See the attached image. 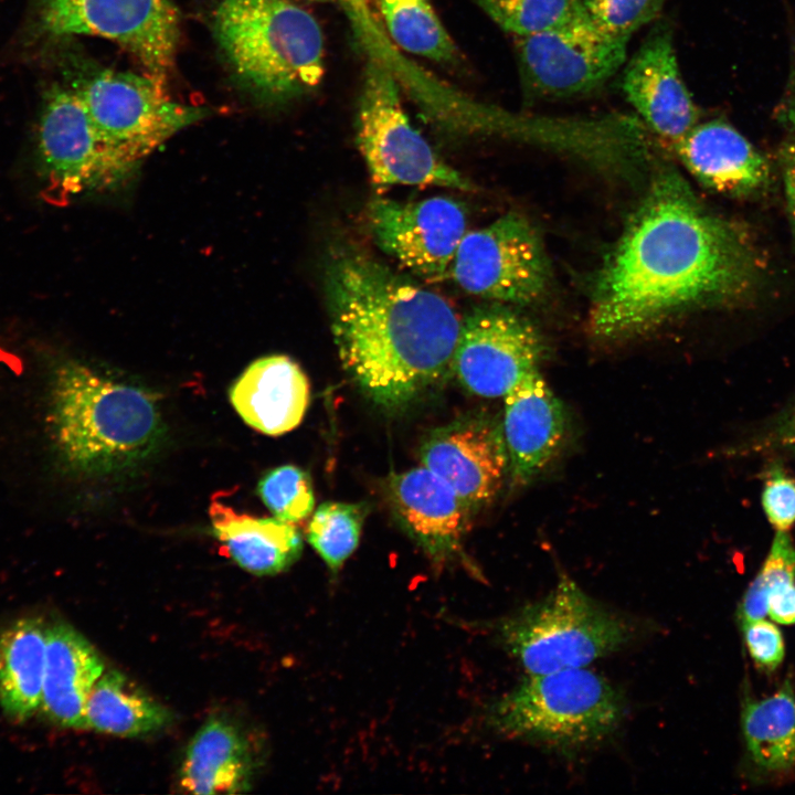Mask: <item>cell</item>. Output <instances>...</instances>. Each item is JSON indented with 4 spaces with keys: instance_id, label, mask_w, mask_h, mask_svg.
Listing matches in <instances>:
<instances>
[{
    "instance_id": "cell-14",
    "label": "cell",
    "mask_w": 795,
    "mask_h": 795,
    "mask_svg": "<svg viewBox=\"0 0 795 795\" xmlns=\"http://www.w3.org/2000/svg\"><path fill=\"white\" fill-rule=\"evenodd\" d=\"M367 215L379 248L426 279L439 280L448 275L467 233L465 209L447 197L417 202L375 198Z\"/></svg>"
},
{
    "instance_id": "cell-1",
    "label": "cell",
    "mask_w": 795,
    "mask_h": 795,
    "mask_svg": "<svg viewBox=\"0 0 795 795\" xmlns=\"http://www.w3.org/2000/svg\"><path fill=\"white\" fill-rule=\"evenodd\" d=\"M760 269L746 235L665 169L595 276L590 327L603 339L645 332L689 309L740 299Z\"/></svg>"
},
{
    "instance_id": "cell-22",
    "label": "cell",
    "mask_w": 795,
    "mask_h": 795,
    "mask_svg": "<svg viewBox=\"0 0 795 795\" xmlns=\"http://www.w3.org/2000/svg\"><path fill=\"white\" fill-rule=\"evenodd\" d=\"M255 759L246 735L222 717H211L190 741L179 771V786L190 794L246 792Z\"/></svg>"
},
{
    "instance_id": "cell-13",
    "label": "cell",
    "mask_w": 795,
    "mask_h": 795,
    "mask_svg": "<svg viewBox=\"0 0 795 795\" xmlns=\"http://www.w3.org/2000/svg\"><path fill=\"white\" fill-rule=\"evenodd\" d=\"M544 343L534 326L505 304L471 309L464 318L452 370L469 392L506 396L539 369Z\"/></svg>"
},
{
    "instance_id": "cell-34",
    "label": "cell",
    "mask_w": 795,
    "mask_h": 795,
    "mask_svg": "<svg viewBox=\"0 0 795 795\" xmlns=\"http://www.w3.org/2000/svg\"><path fill=\"white\" fill-rule=\"evenodd\" d=\"M749 455L781 454L795 459V402L740 448Z\"/></svg>"
},
{
    "instance_id": "cell-24",
    "label": "cell",
    "mask_w": 795,
    "mask_h": 795,
    "mask_svg": "<svg viewBox=\"0 0 795 795\" xmlns=\"http://www.w3.org/2000/svg\"><path fill=\"white\" fill-rule=\"evenodd\" d=\"M46 627L36 617L14 621L0 632V706L23 722L41 707Z\"/></svg>"
},
{
    "instance_id": "cell-23",
    "label": "cell",
    "mask_w": 795,
    "mask_h": 795,
    "mask_svg": "<svg viewBox=\"0 0 795 795\" xmlns=\"http://www.w3.org/2000/svg\"><path fill=\"white\" fill-rule=\"evenodd\" d=\"M209 515L216 540L250 573L274 575L300 556L303 539L292 522L239 512L216 499H212Z\"/></svg>"
},
{
    "instance_id": "cell-8",
    "label": "cell",
    "mask_w": 795,
    "mask_h": 795,
    "mask_svg": "<svg viewBox=\"0 0 795 795\" xmlns=\"http://www.w3.org/2000/svg\"><path fill=\"white\" fill-rule=\"evenodd\" d=\"M71 87L102 138L134 165L206 115L173 100L165 81L150 74L102 70L77 77Z\"/></svg>"
},
{
    "instance_id": "cell-21",
    "label": "cell",
    "mask_w": 795,
    "mask_h": 795,
    "mask_svg": "<svg viewBox=\"0 0 795 795\" xmlns=\"http://www.w3.org/2000/svg\"><path fill=\"white\" fill-rule=\"evenodd\" d=\"M104 662L76 629L63 622L46 627L41 709L53 723L85 729V704Z\"/></svg>"
},
{
    "instance_id": "cell-12",
    "label": "cell",
    "mask_w": 795,
    "mask_h": 795,
    "mask_svg": "<svg viewBox=\"0 0 795 795\" xmlns=\"http://www.w3.org/2000/svg\"><path fill=\"white\" fill-rule=\"evenodd\" d=\"M38 150L45 176L62 194L114 188L137 167L102 138L78 94L59 84L43 96Z\"/></svg>"
},
{
    "instance_id": "cell-2",
    "label": "cell",
    "mask_w": 795,
    "mask_h": 795,
    "mask_svg": "<svg viewBox=\"0 0 795 795\" xmlns=\"http://www.w3.org/2000/svg\"><path fill=\"white\" fill-rule=\"evenodd\" d=\"M325 293L342 367L377 405L404 409L452 370L462 318L438 294L347 247L327 261Z\"/></svg>"
},
{
    "instance_id": "cell-3",
    "label": "cell",
    "mask_w": 795,
    "mask_h": 795,
    "mask_svg": "<svg viewBox=\"0 0 795 795\" xmlns=\"http://www.w3.org/2000/svg\"><path fill=\"white\" fill-rule=\"evenodd\" d=\"M51 420L64 463L88 474L135 467L155 452L165 431L151 391L76 360L53 371Z\"/></svg>"
},
{
    "instance_id": "cell-27",
    "label": "cell",
    "mask_w": 795,
    "mask_h": 795,
    "mask_svg": "<svg viewBox=\"0 0 795 795\" xmlns=\"http://www.w3.org/2000/svg\"><path fill=\"white\" fill-rule=\"evenodd\" d=\"M393 41L404 51L436 62H449L455 44L428 0H378Z\"/></svg>"
},
{
    "instance_id": "cell-6",
    "label": "cell",
    "mask_w": 795,
    "mask_h": 795,
    "mask_svg": "<svg viewBox=\"0 0 795 795\" xmlns=\"http://www.w3.org/2000/svg\"><path fill=\"white\" fill-rule=\"evenodd\" d=\"M496 636L528 674L536 675L587 667L629 643L635 628L562 575L544 597L502 618Z\"/></svg>"
},
{
    "instance_id": "cell-16",
    "label": "cell",
    "mask_w": 795,
    "mask_h": 795,
    "mask_svg": "<svg viewBox=\"0 0 795 795\" xmlns=\"http://www.w3.org/2000/svg\"><path fill=\"white\" fill-rule=\"evenodd\" d=\"M622 89L660 137L674 144L698 123L699 110L679 71L670 26L659 23L628 61Z\"/></svg>"
},
{
    "instance_id": "cell-35",
    "label": "cell",
    "mask_w": 795,
    "mask_h": 795,
    "mask_svg": "<svg viewBox=\"0 0 795 795\" xmlns=\"http://www.w3.org/2000/svg\"><path fill=\"white\" fill-rule=\"evenodd\" d=\"M741 626L745 646L754 664L766 671L775 670L785 655L781 630L764 618L743 623Z\"/></svg>"
},
{
    "instance_id": "cell-11",
    "label": "cell",
    "mask_w": 795,
    "mask_h": 795,
    "mask_svg": "<svg viewBox=\"0 0 795 795\" xmlns=\"http://www.w3.org/2000/svg\"><path fill=\"white\" fill-rule=\"evenodd\" d=\"M36 26L50 38L110 40L163 81L174 64L179 41L172 0H38Z\"/></svg>"
},
{
    "instance_id": "cell-9",
    "label": "cell",
    "mask_w": 795,
    "mask_h": 795,
    "mask_svg": "<svg viewBox=\"0 0 795 795\" xmlns=\"http://www.w3.org/2000/svg\"><path fill=\"white\" fill-rule=\"evenodd\" d=\"M629 39L600 28L583 6L555 26L517 36L524 88L538 98H565L601 87L626 60Z\"/></svg>"
},
{
    "instance_id": "cell-25",
    "label": "cell",
    "mask_w": 795,
    "mask_h": 795,
    "mask_svg": "<svg viewBox=\"0 0 795 795\" xmlns=\"http://www.w3.org/2000/svg\"><path fill=\"white\" fill-rule=\"evenodd\" d=\"M741 727L749 759L760 774L780 777L795 772V693L788 679L770 697L745 699Z\"/></svg>"
},
{
    "instance_id": "cell-7",
    "label": "cell",
    "mask_w": 795,
    "mask_h": 795,
    "mask_svg": "<svg viewBox=\"0 0 795 795\" xmlns=\"http://www.w3.org/2000/svg\"><path fill=\"white\" fill-rule=\"evenodd\" d=\"M356 132L357 144L375 186L474 189V184L444 162L412 126L395 78L378 62H371L365 71Z\"/></svg>"
},
{
    "instance_id": "cell-20",
    "label": "cell",
    "mask_w": 795,
    "mask_h": 795,
    "mask_svg": "<svg viewBox=\"0 0 795 795\" xmlns=\"http://www.w3.org/2000/svg\"><path fill=\"white\" fill-rule=\"evenodd\" d=\"M309 382L289 357L272 354L253 361L230 388V401L252 428L272 436L297 427L309 404Z\"/></svg>"
},
{
    "instance_id": "cell-32",
    "label": "cell",
    "mask_w": 795,
    "mask_h": 795,
    "mask_svg": "<svg viewBox=\"0 0 795 795\" xmlns=\"http://www.w3.org/2000/svg\"><path fill=\"white\" fill-rule=\"evenodd\" d=\"M592 20L606 32L629 39L656 19L667 0H579Z\"/></svg>"
},
{
    "instance_id": "cell-5",
    "label": "cell",
    "mask_w": 795,
    "mask_h": 795,
    "mask_svg": "<svg viewBox=\"0 0 795 795\" xmlns=\"http://www.w3.org/2000/svg\"><path fill=\"white\" fill-rule=\"evenodd\" d=\"M625 701L617 688L587 669L528 674L488 709V724L510 739L558 750L598 743L623 721Z\"/></svg>"
},
{
    "instance_id": "cell-28",
    "label": "cell",
    "mask_w": 795,
    "mask_h": 795,
    "mask_svg": "<svg viewBox=\"0 0 795 795\" xmlns=\"http://www.w3.org/2000/svg\"><path fill=\"white\" fill-rule=\"evenodd\" d=\"M368 508L364 504L327 501L314 512L307 528V540L337 573L356 551Z\"/></svg>"
},
{
    "instance_id": "cell-29",
    "label": "cell",
    "mask_w": 795,
    "mask_h": 795,
    "mask_svg": "<svg viewBox=\"0 0 795 795\" xmlns=\"http://www.w3.org/2000/svg\"><path fill=\"white\" fill-rule=\"evenodd\" d=\"M505 31L527 36L551 29L565 20L576 0H476Z\"/></svg>"
},
{
    "instance_id": "cell-33",
    "label": "cell",
    "mask_w": 795,
    "mask_h": 795,
    "mask_svg": "<svg viewBox=\"0 0 795 795\" xmlns=\"http://www.w3.org/2000/svg\"><path fill=\"white\" fill-rule=\"evenodd\" d=\"M761 505L776 531L788 532L795 524V478L781 467H772L764 480Z\"/></svg>"
},
{
    "instance_id": "cell-31",
    "label": "cell",
    "mask_w": 795,
    "mask_h": 795,
    "mask_svg": "<svg viewBox=\"0 0 795 795\" xmlns=\"http://www.w3.org/2000/svg\"><path fill=\"white\" fill-rule=\"evenodd\" d=\"M795 581V544L785 531H776L768 554L745 591L739 608L741 624L764 618L770 592Z\"/></svg>"
},
{
    "instance_id": "cell-36",
    "label": "cell",
    "mask_w": 795,
    "mask_h": 795,
    "mask_svg": "<svg viewBox=\"0 0 795 795\" xmlns=\"http://www.w3.org/2000/svg\"><path fill=\"white\" fill-rule=\"evenodd\" d=\"M767 613L780 624L795 623V583L788 582L773 589L768 594Z\"/></svg>"
},
{
    "instance_id": "cell-26",
    "label": "cell",
    "mask_w": 795,
    "mask_h": 795,
    "mask_svg": "<svg viewBox=\"0 0 795 795\" xmlns=\"http://www.w3.org/2000/svg\"><path fill=\"white\" fill-rule=\"evenodd\" d=\"M171 719L165 706L117 670L100 675L85 704V729L124 738L157 733Z\"/></svg>"
},
{
    "instance_id": "cell-10",
    "label": "cell",
    "mask_w": 795,
    "mask_h": 795,
    "mask_svg": "<svg viewBox=\"0 0 795 795\" xmlns=\"http://www.w3.org/2000/svg\"><path fill=\"white\" fill-rule=\"evenodd\" d=\"M448 275L475 296L529 305L548 292L551 267L537 230L521 214L509 212L485 227L467 231Z\"/></svg>"
},
{
    "instance_id": "cell-37",
    "label": "cell",
    "mask_w": 795,
    "mask_h": 795,
    "mask_svg": "<svg viewBox=\"0 0 795 795\" xmlns=\"http://www.w3.org/2000/svg\"><path fill=\"white\" fill-rule=\"evenodd\" d=\"M787 208L795 227V139L783 144L780 149Z\"/></svg>"
},
{
    "instance_id": "cell-4",
    "label": "cell",
    "mask_w": 795,
    "mask_h": 795,
    "mask_svg": "<svg viewBox=\"0 0 795 795\" xmlns=\"http://www.w3.org/2000/svg\"><path fill=\"white\" fill-rule=\"evenodd\" d=\"M214 32L236 76L267 99L306 93L324 75L321 29L289 0H219Z\"/></svg>"
},
{
    "instance_id": "cell-15",
    "label": "cell",
    "mask_w": 795,
    "mask_h": 795,
    "mask_svg": "<svg viewBox=\"0 0 795 795\" xmlns=\"http://www.w3.org/2000/svg\"><path fill=\"white\" fill-rule=\"evenodd\" d=\"M421 459L473 511L494 500L508 470L502 428L481 415L434 430L421 447Z\"/></svg>"
},
{
    "instance_id": "cell-17",
    "label": "cell",
    "mask_w": 795,
    "mask_h": 795,
    "mask_svg": "<svg viewBox=\"0 0 795 795\" xmlns=\"http://www.w3.org/2000/svg\"><path fill=\"white\" fill-rule=\"evenodd\" d=\"M389 496L399 520L434 562L457 556L468 531L473 509L426 467L395 474Z\"/></svg>"
},
{
    "instance_id": "cell-19",
    "label": "cell",
    "mask_w": 795,
    "mask_h": 795,
    "mask_svg": "<svg viewBox=\"0 0 795 795\" xmlns=\"http://www.w3.org/2000/svg\"><path fill=\"white\" fill-rule=\"evenodd\" d=\"M675 148L690 173L719 193L749 195L768 182L771 169L765 157L724 120L697 124Z\"/></svg>"
},
{
    "instance_id": "cell-18",
    "label": "cell",
    "mask_w": 795,
    "mask_h": 795,
    "mask_svg": "<svg viewBox=\"0 0 795 795\" xmlns=\"http://www.w3.org/2000/svg\"><path fill=\"white\" fill-rule=\"evenodd\" d=\"M501 428L515 485L528 484L556 456L565 436V409L539 369L505 396Z\"/></svg>"
},
{
    "instance_id": "cell-38",
    "label": "cell",
    "mask_w": 795,
    "mask_h": 795,
    "mask_svg": "<svg viewBox=\"0 0 795 795\" xmlns=\"http://www.w3.org/2000/svg\"><path fill=\"white\" fill-rule=\"evenodd\" d=\"M786 117L788 121L795 127V81L793 82V89L789 95V99L786 106Z\"/></svg>"
},
{
    "instance_id": "cell-30",
    "label": "cell",
    "mask_w": 795,
    "mask_h": 795,
    "mask_svg": "<svg viewBox=\"0 0 795 795\" xmlns=\"http://www.w3.org/2000/svg\"><path fill=\"white\" fill-rule=\"evenodd\" d=\"M264 505L280 520L298 522L314 510L315 497L309 475L294 465L265 473L257 484Z\"/></svg>"
}]
</instances>
